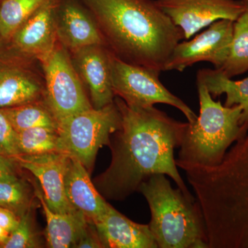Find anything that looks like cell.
I'll return each instance as SVG.
<instances>
[{
    "label": "cell",
    "mask_w": 248,
    "mask_h": 248,
    "mask_svg": "<svg viewBox=\"0 0 248 248\" xmlns=\"http://www.w3.org/2000/svg\"><path fill=\"white\" fill-rule=\"evenodd\" d=\"M78 248H104L94 222L90 220L84 234L77 243Z\"/></svg>",
    "instance_id": "27"
},
{
    "label": "cell",
    "mask_w": 248,
    "mask_h": 248,
    "mask_svg": "<svg viewBox=\"0 0 248 248\" xmlns=\"http://www.w3.org/2000/svg\"><path fill=\"white\" fill-rule=\"evenodd\" d=\"M81 0H55L58 39L71 50L104 45V37Z\"/></svg>",
    "instance_id": "12"
},
{
    "label": "cell",
    "mask_w": 248,
    "mask_h": 248,
    "mask_svg": "<svg viewBox=\"0 0 248 248\" xmlns=\"http://www.w3.org/2000/svg\"><path fill=\"white\" fill-rule=\"evenodd\" d=\"M115 104L121 126L110 139V166L94 181L99 193L105 200L123 201L148 177L163 174L186 195L194 197L178 170L174 155L187 122L175 120L155 107H130L120 98Z\"/></svg>",
    "instance_id": "1"
},
{
    "label": "cell",
    "mask_w": 248,
    "mask_h": 248,
    "mask_svg": "<svg viewBox=\"0 0 248 248\" xmlns=\"http://www.w3.org/2000/svg\"><path fill=\"white\" fill-rule=\"evenodd\" d=\"M200 115L187 128L176 164L189 167H213L221 162L228 148L248 133L241 124L242 108L225 107L214 100L205 85L197 82Z\"/></svg>",
    "instance_id": "5"
},
{
    "label": "cell",
    "mask_w": 248,
    "mask_h": 248,
    "mask_svg": "<svg viewBox=\"0 0 248 248\" xmlns=\"http://www.w3.org/2000/svg\"><path fill=\"white\" fill-rule=\"evenodd\" d=\"M41 62L45 71L47 106L58 124L92 108L64 48L55 47Z\"/></svg>",
    "instance_id": "8"
},
{
    "label": "cell",
    "mask_w": 248,
    "mask_h": 248,
    "mask_svg": "<svg viewBox=\"0 0 248 248\" xmlns=\"http://www.w3.org/2000/svg\"><path fill=\"white\" fill-rule=\"evenodd\" d=\"M26 56L43 60L56 47L55 0H46L11 37Z\"/></svg>",
    "instance_id": "13"
},
{
    "label": "cell",
    "mask_w": 248,
    "mask_h": 248,
    "mask_svg": "<svg viewBox=\"0 0 248 248\" xmlns=\"http://www.w3.org/2000/svg\"><path fill=\"white\" fill-rule=\"evenodd\" d=\"M217 70L229 78L248 71V0H246V9L234 22L229 56L223 66Z\"/></svg>",
    "instance_id": "20"
},
{
    "label": "cell",
    "mask_w": 248,
    "mask_h": 248,
    "mask_svg": "<svg viewBox=\"0 0 248 248\" xmlns=\"http://www.w3.org/2000/svg\"><path fill=\"white\" fill-rule=\"evenodd\" d=\"M19 155H40L63 152L58 129L37 127L17 132Z\"/></svg>",
    "instance_id": "22"
},
{
    "label": "cell",
    "mask_w": 248,
    "mask_h": 248,
    "mask_svg": "<svg viewBox=\"0 0 248 248\" xmlns=\"http://www.w3.org/2000/svg\"><path fill=\"white\" fill-rule=\"evenodd\" d=\"M42 93V85L30 71L0 63V108L38 102Z\"/></svg>",
    "instance_id": "18"
},
{
    "label": "cell",
    "mask_w": 248,
    "mask_h": 248,
    "mask_svg": "<svg viewBox=\"0 0 248 248\" xmlns=\"http://www.w3.org/2000/svg\"><path fill=\"white\" fill-rule=\"evenodd\" d=\"M197 82L205 85L213 98L226 94L225 107L242 108L241 124L248 131V78L235 81L218 70L202 69L197 73Z\"/></svg>",
    "instance_id": "19"
},
{
    "label": "cell",
    "mask_w": 248,
    "mask_h": 248,
    "mask_svg": "<svg viewBox=\"0 0 248 248\" xmlns=\"http://www.w3.org/2000/svg\"><path fill=\"white\" fill-rule=\"evenodd\" d=\"M110 64L115 95L127 105L148 108L156 104H167L180 110L189 123L197 120L195 112L161 82V71L123 61L112 53Z\"/></svg>",
    "instance_id": "7"
},
{
    "label": "cell",
    "mask_w": 248,
    "mask_h": 248,
    "mask_svg": "<svg viewBox=\"0 0 248 248\" xmlns=\"http://www.w3.org/2000/svg\"><path fill=\"white\" fill-rule=\"evenodd\" d=\"M17 161L14 156L0 154V182L19 179L16 170Z\"/></svg>",
    "instance_id": "28"
},
{
    "label": "cell",
    "mask_w": 248,
    "mask_h": 248,
    "mask_svg": "<svg viewBox=\"0 0 248 248\" xmlns=\"http://www.w3.org/2000/svg\"><path fill=\"white\" fill-rule=\"evenodd\" d=\"M94 223L104 248H158L149 225L131 221L110 204Z\"/></svg>",
    "instance_id": "15"
},
{
    "label": "cell",
    "mask_w": 248,
    "mask_h": 248,
    "mask_svg": "<svg viewBox=\"0 0 248 248\" xmlns=\"http://www.w3.org/2000/svg\"><path fill=\"white\" fill-rule=\"evenodd\" d=\"M189 40L220 19L235 22L246 9V0H155Z\"/></svg>",
    "instance_id": "10"
},
{
    "label": "cell",
    "mask_w": 248,
    "mask_h": 248,
    "mask_svg": "<svg viewBox=\"0 0 248 248\" xmlns=\"http://www.w3.org/2000/svg\"><path fill=\"white\" fill-rule=\"evenodd\" d=\"M18 165L32 173L40 182L44 198L55 213L78 211L71 205L65 191V178L71 155L65 152L14 156Z\"/></svg>",
    "instance_id": "11"
},
{
    "label": "cell",
    "mask_w": 248,
    "mask_h": 248,
    "mask_svg": "<svg viewBox=\"0 0 248 248\" xmlns=\"http://www.w3.org/2000/svg\"><path fill=\"white\" fill-rule=\"evenodd\" d=\"M46 0H0V36L11 38Z\"/></svg>",
    "instance_id": "23"
},
{
    "label": "cell",
    "mask_w": 248,
    "mask_h": 248,
    "mask_svg": "<svg viewBox=\"0 0 248 248\" xmlns=\"http://www.w3.org/2000/svg\"><path fill=\"white\" fill-rule=\"evenodd\" d=\"M39 234L31 216V209L19 218V224L10 233L9 239L2 248H40Z\"/></svg>",
    "instance_id": "25"
},
{
    "label": "cell",
    "mask_w": 248,
    "mask_h": 248,
    "mask_svg": "<svg viewBox=\"0 0 248 248\" xmlns=\"http://www.w3.org/2000/svg\"><path fill=\"white\" fill-rule=\"evenodd\" d=\"M17 132L3 110L0 108V148L4 155L16 156L19 155L17 143Z\"/></svg>",
    "instance_id": "26"
},
{
    "label": "cell",
    "mask_w": 248,
    "mask_h": 248,
    "mask_svg": "<svg viewBox=\"0 0 248 248\" xmlns=\"http://www.w3.org/2000/svg\"><path fill=\"white\" fill-rule=\"evenodd\" d=\"M120 126V112L115 103L76 114L58 124L63 151L91 169L98 151L110 146L111 137Z\"/></svg>",
    "instance_id": "6"
},
{
    "label": "cell",
    "mask_w": 248,
    "mask_h": 248,
    "mask_svg": "<svg viewBox=\"0 0 248 248\" xmlns=\"http://www.w3.org/2000/svg\"><path fill=\"white\" fill-rule=\"evenodd\" d=\"M138 191L151 210L148 225L158 248H209L205 220L195 197L172 187L163 174L148 177Z\"/></svg>",
    "instance_id": "4"
},
{
    "label": "cell",
    "mask_w": 248,
    "mask_h": 248,
    "mask_svg": "<svg viewBox=\"0 0 248 248\" xmlns=\"http://www.w3.org/2000/svg\"><path fill=\"white\" fill-rule=\"evenodd\" d=\"M10 232L0 226V248H2L9 239Z\"/></svg>",
    "instance_id": "30"
},
{
    "label": "cell",
    "mask_w": 248,
    "mask_h": 248,
    "mask_svg": "<svg viewBox=\"0 0 248 248\" xmlns=\"http://www.w3.org/2000/svg\"><path fill=\"white\" fill-rule=\"evenodd\" d=\"M184 171L203 213L209 248H248V131L219 164Z\"/></svg>",
    "instance_id": "2"
},
{
    "label": "cell",
    "mask_w": 248,
    "mask_h": 248,
    "mask_svg": "<svg viewBox=\"0 0 248 248\" xmlns=\"http://www.w3.org/2000/svg\"><path fill=\"white\" fill-rule=\"evenodd\" d=\"M16 131L37 127L58 129V123L48 106L38 102L1 108Z\"/></svg>",
    "instance_id": "21"
},
{
    "label": "cell",
    "mask_w": 248,
    "mask_h": 248,
    "mask_svg": "<svg viewBox=\"0 0 248 248\" xmlns=\"http://www.w3.org/2000/svg\"><path fill=\"white\" fill-rule=\"evenodd\" d=\"M99 23L117 58L164 71L184 32L155 0H81Z\"/></svg>",
    "instance_id": "3"
},
{
    "label": "cell",
    "mask_w": 248,
    "mask_h": 248,
    "mask_svg": "<svg viewBox=\"0 0 248 248\" xmlns=\"http://www.w3.org/2000/svg\"><path fill=\"white\" fill-rule=\"evenodd\" d=\"M234 22L220 19L192 40L183 41L174 47L165 66L164 71L183 72L200 62H209L220 69L231 52Z\"/></svg>",
    "instance_id": "9"
},
{
    "label": "cell",
    "mask_w": 248,
    "mask_h": 248,
    "mask_svg": "<svg viewBox=\"0 0 248 248\" xmlns=\"http://www.w3.org/2000/svg\"><path fill=\"white\" fill-rule=\"evenodd\" d=\"M20 217L9 209L0 206V226L11 233L19 224Z\"/></svg>",
    "instance_id": "29"
},
{
    "label": "cell",
    "mask_w": 248,
    "mask_h": 248,
    "mask_svg": "<svg viewBox=\"0 0 248 248\" xmlns=\"http://www.w3.org/2000/svg\"><path fill=\"white\" fill-rule=\"evenodd\" d=\"M74 62L91 93L94 108L114 103L110 55L103 45L90 46L74 50Z\"/></svg>",
    "instance_id": "14"
},
{
    "label": "cell",
    "mask_w": 248,
    "mask_h": 248,
    "mask_svg": "<svg viewBox=\"0 0 248 248\" xmlns=\"http://www.w3.org/2000/svg\"><path fill=\"white\" fill-rule=\"evenodd\" d=\"M0 154H4V153H3L2 151H1V148H0Z\"/></svg>",
    "instance_id": "31"
},
{
    "label": "cell",
    "mask_w": 248,
    "mask_h": 248,
    "mask_svg": "<svg viewBox=\"0 0 248 248\" xmlns=\"http://www.w3.org/2000/svg\"><path fill=\"white\" fill-rule=\"evenodd\" d=\"M32 200L29 187L20 179L0 182V206L12 210L18 217L31 209Z\"/></svg>",
    "instance_id": "24"
},
{
    "label": "cell",
    "mask_w": 248,
    "mask_h": 248,
    "mask_svg": "<svg viewBox=\"0 0 248 248\" xmlns=\"http://www.w3.org/2000/svg\"><path fill=\"white\" fill-rule=\"evenodd\" d=\"M65 191L72 206L93 222L107 213L110 205L93 184L86 168L71 155L65 178Z\"/></svg>",
    "instance_id": "16"
},
{
    "label": "cell",
    "mask_w": 248,
    "mask_h": 248,
    "mask_svg": "<svg viewBox=\"0 0 248 248\" xmlns=\"http://www.w3.org/2000/svg\"><path fill=\"white\" fill-rule=\"evenodd\" d=\"M35 195L43 208L46 220L45 231L47 246L50 248H76L90 219L79 211L60 213L52 211L44 198L42 189L36 187Z\"/></svg>",
    "instance_id": "17"
}]
</instances>
